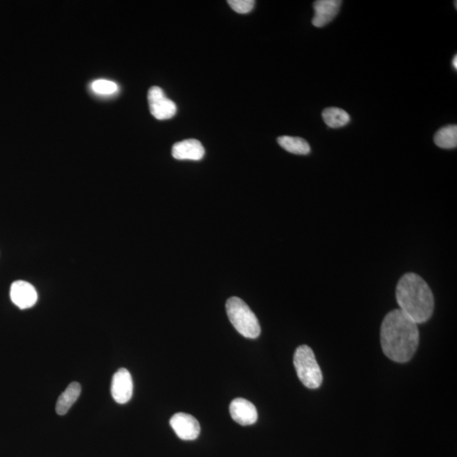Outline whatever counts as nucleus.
<instances>
[{
  "mask_svg": "<svg viewBox=\"0 0 457 457\" xmlns=\"http://www.w3.org/2000/svg\"><path fill=\"white\" fill-rule=\"evenodd\" d=\"M380 342L383 353L390 360L407 363L419 345L418 324L400 309L391 311L382 322Z\"/></svg>",
  "mask_w": 457,
  "mask_h": 457,
  "instance_id": "f257e3e1",
  "label": "nucleus"
},
{
  "mask_svg": "<svg viewBox=\"0 0 457 457\" xmlns=\"http://www.w3.org/2000/svg\"><path fill=\"white\" fill-rule=\"evenodd\" d=\"M397 300L400 310L416 324L425 323L433 315V292L418 274L409 273L401 277L397 287Z\"/></svg>",
  "mask_w": 457,
  "mask_h": 457,
  "instance_id": "f03ea898",
  "label": "nucleus"
},
{
  "mask_svg": "<svg viewBox=\"0 0 457 457\" xmlns=\"http://www.w3.org/2000/svg\"><path fill=\"white\" fill-rule=\"evenodd\" d=\"M226 312L230 322L244 337L258 338L261 333L260 324L247 303L239 298H230L226 302Z\"/></svg>",
  "mask_w": 457,
  "mask_h": 457,
  "instance_id": "7ed1b4c3",
  "label": "nucleus"
},
{
  "mask_svg": "<svg viewBox=\"0 0 457 457\" xmlns=\"http://www.w3.org/2000/svg\"><path fill=\"white\" fill-rule=\"evenodd\" d=\"M294 366L301 382L309 389L320 388L323 375L315 355L309 346H299L294 354Z\"/></svg>",
  "mask_w": 457,
  "mask_h": 457,
  "instance_id": "20e7f679",
  "label": "nucleus"
},
{
  "mask_svg": "<svg viewBox=\"0 0 457 457\" xmlns=\"http://www.w3.org/2000/svg\"><path fill=\"white\" fill-rule=\"evenodd\" d=\"M148 100L150 112L157 120H169L177 114V105L166 98L163 89L159 87H153L149 89Z\"/></svg>",
  "mask_w": 457,
  "mask_h": 457,
  "instance_id": "39448f33",
  "label": "nucleus"
},
{
  "mask_svg": "<svg viewBox=\"0 0 457 457\" xmlns=\"http://www.w3.org/2000/svg\"><path fill=\"white\" fill-rule=\"evenodd\" d=\"M170 423L177 436L183 441H194L199 436L200 424L192 415L178 412L172 416Z\"/></svg>",
  "mask_w": 457,
  "mask_h": 457,
  "instance_id": "423d86ee",
  "label": "nucleus"
},
{
  "mask_svg": "<svg viewBox=\"0 0 457 457\" xmlns=\"http://www.w3.org/2000/svg\"><path fill=\"white\" fill-rule=\"evenodd\" d=\"M111 394L119 404H126L133 394V381L130 372L126 368H120L113 377Z\"/></svg>",
  "mask_w": 457,
  "mask_h": 457,
  "instance_id": "0eeeda50",
  "label": "nucleus"
},
{
  "mask_svg": "<svg viewBox=\"0 0 457 457\" xmlns=\"http://www.w3.org/2000/svg\"><path fill=\"white\" fill-rule=\"evenodd\" d=\"M10 299L20 309L32 308L38 301V293L32 284L24 280H17L10 287Z\"/></svg>",
  "mask_w": 457,
  "mask_h": 457,
  "instance_id": "6e6552de",
  "label": "nucleus"
},
{
  "mask_svg": "<svg viewBox=\"0 0 457 457\" xmlns=\"http://www.w3.org/2000/svg\"><path fill=\"white\" fill-rule=\"evenodd\" d=\"M230 412L234 421L243 426L252 425L258 420L257 408L244 398L233 400L230 405Z\"/></svg>",
  "mask_w": 457,
  "mask_h": 457,
  "instance_id": "1a4fd4ad",
  "label": "nucleus"
},
{
  "mask_svg": "<svg viewBox=\"0 0 457 457\" xmlns=\"http://www.w3.org/2000/svg\"><path fill=\"white\" fill-rule=\"evenodd\" d=\"M342 3L341 0H317L314 2V17L312 21L314 27H323L334 20Z\"/></svg>",
  "mask_w": 457,
  "mask_h": 457,
  "instance_id": "9d476101",
  "label": "nucleus"
},
{
  "mask_svg": "<svg viewBox=\"0 0 457 457\" xmlns=\"http://www.w3.org/2000/svg\"><path fill=\"white\" fill-rule=\"evenodd\" d=\"M205 150L196 139H186L177 142L172 148V156L178 160L199 161L203 158Z\"/></svg>",
  "mask_w": 457,
  "mask_h": 457,
  "instance_id": "9b49d317",
  "label": "nucleus"
},
{
  "mask_svg": "<svg viewBox=\"0 0 457 457\" xmlns=\"http://www.w3.org/2000/svg\"><path fill=\"white\" fill-rule=\"evenodd\" d=\"M80 391H82V387L80 383L76 382L69 383L67 390L58 397L56 408L57 414L60 416L67 414L69 409L78 401Z\"/></svg>",
  "mask_w": 457,
  "mask_h": 457,
  "instance_id": "f8f14e48",
  "label": "nucleus"
},
{
  "mask_svg": "<svg viewBox=\"0 0 457 457\" xmlns=\"http://www.w3.org/2000/svg\"><path fill=\"white\" fill-rule=\"evenodd\" d=\"M277 142L281 148L293 155H306L311 152L308 142L301 137L284 136L278 138Z\"/></svg>",
  "mask_w": 457,
  "mask_h": 457,
  "instance_id": "ddd939ff",
  "label": "nucleus"
},
{
  "mask_svg": "<svg viewBox=\"0 0 457 457\" xmlns=\"http://www.w3.org/2000/svg\"><path fill=\"white\" fill-rule=\"evenodd\" d=\"M322 117L328 127L339 128L347 125L350 122V117L344 109L335 107L325 109Z\"/></svg>",
  "mask_w": 457,
  "mask_h": 457,
  "instance_id": "4468645a",
  "label": "nucleus"
},
{
  "mask_svg": "<svg viewBox=\"0 0 457 457\" xmlns=\"http://www.w3.org/2000/svg\"><path fill=\"white\" fill-rule=\"evenodd\" d=\"M435 144L444 149L456 148L457 146V126L455 125L442 127L434 136Z\"/></svg>",
  "mask_w": 457,
  "mask_h": 457,
  "instance_id": "2eb2a0df",
  "label": "nucleus"
},
{
  "mask_svg": "<svg viewBox=\"0 0 457 457\" xmlns=\"http://www.w3.org/2000/svg\"><path fill=\"white\" fill-rule=\"evenodd\" d=\"M91 89L95 93L100 95H112L118 91L119 87L112 80L100 79L91 84Z\"/></svg>",
  "mask_w": 457,
  "mask_h": 457,
  "instance_id": "dca6fc26",
  "label": "nucleus"
},
{
  "mask_svg": "<svg viewBox=\"0 0 457 457\" xmlns=\"http://www.w3.org/2000/svg\"><path fill=\"white\" fill-rule=\"evenodd\" d=\"M228 3L234 12L239 14L251 12L255 5L254 0H230Z\"/></svg>",
  "mask_w": 457,
  "mask_h": 457,
  "instance_id": "f3484780",
  "label": "nucleus"
},
{
  "mask_svg": "<svg viewBox=\"0 0 457 457\" xmlns=\"http://www.w3.org/2000/svg\"><path fill=\"white\" fill-rule=\"evenodd\" d=\"M452 65H453V67H454L456 69H457V56H456L454 57V58H453Z\"/></svg>",
  "mask_w": 457,
  "mask_h": 457,
  "instance_id": "a211bd4d",
  "label": "nucleus"
}]
</instances>
